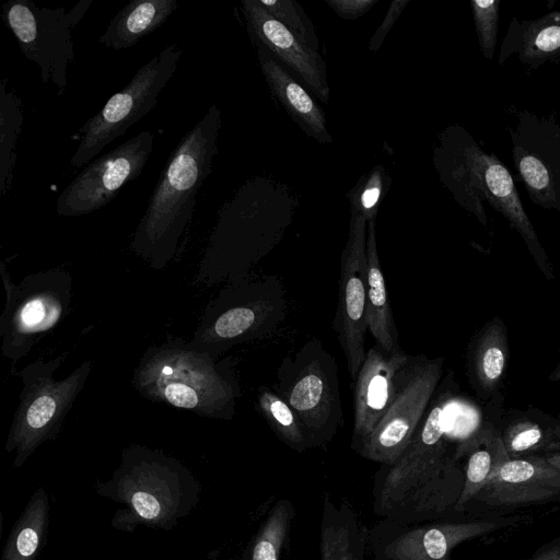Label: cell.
Returning <instances> with one entry per match:
<instances>
[{
  "label": "cell",
  "instance_id": "6da1fadb",
  "mask_svg": "<svg viewBox=\"0 0 560 560\" xmlns=\"http://www.w3.org/2000/svg\"><path fill=\"white\" fill-rule=\"evenodd\" d=\"M444 402L423 418L402 454L381 465L372 488L373 512L400 524L450 517L464 486V471L445 438Z\"/></svg>",
  "mask_w": 560,
  "mask_h": 560
},
{
  "label": "cell",
  "instance_id": "7a4b0ae2",
  "mask_svg": "<svg viewBox=\"0 0 560 560\" xmlns=\"http://www.w3.org/2000/svg\"><path fill=\"white\" fill-rule=\"evenodd\" d=\"M221 112L212 105L168 158L140 219L130 249L151 268L164 270L195 210L196 195L218 153Z\"/></svg>",
  "mask_w": 560,
  "mask_h": 560
},
{
  "label": "cell",
  "instance_id": "3957f363",
  "mask_svg": "<svg viewBox=\"0 0 560 560\" xmlns=\"http://www.w3.org/2000/svg\"><path fill=\"white\" fill-rule=\"evenodd\" d=\"M93 488L100 497L121 505L110 526L127 534L140 526L172 530L195 510L201 493L200 481L184 463L139 444L125 447L112 477L97 478Z\"/></svg>",
  "mask_w": 560,
  "mask_h": 560
},
{
  "label": "cell",
  "instance_id": "277c9868",
  "mask_svg": "<svg viewBox=\"0 0 560 560\" xmlns=\"http://www.w3.org/2000/svg\"><path fill=\"white\" fill-rule=\"evenodd\" d=\"M168 336L150 346L133 370L132 386L145 399L187 410L199 417L231 420L241 396L234 360H213Z\"/></svg>",
  "mask_w": 560,
  "mask_h": 560
},
{
  "label": "cell",
  "instance_id": "5b68a950",
  "mask_svg": "<svg viewBox=\"0 0 560 560\" xmlns=\"http://www.w3.org/2000/svg\"><path fill=\"white\" fill-rule=\"evenodd\" d=\"M435 165L462 207L486 226L483 201L490 203L520 234L544 276L553 279L552 266L521 202L513 177L494 154L487 153L465 129L455 126L446 130L436 150Z\"/></svg>",
  "mask_w": 560,
  "mask_h": 560
},
{
  "label": "cell",
  "instance_id": "8992f818",
  "mask_svg": "<svg viewBox=\"0 0 560 560\" xmlns=\"http://www.w3.org/2000/svg\"><path fill=\"white\" fill-rule=\"evenodd\" d=\"M287 298L275 276L226 283L203 308L188 349L218 360L232 347L270 336L284 322Z\"/></svg>",
  "mask_w": 560,
  "mask_h": 560
},
{
  "label": "cell",
  "instance_id": "52a82bcc",
  "mask_svg": "<svg viewBox=\"0 0 560 560\" xmlns=\"http://www.w3.org/2000/svg\"><path fill=\"white\" fill-rule=\"evenodd\" d=\"M68 353L48 361L39 357L14 373L23 388L4 444L5 452H15L13 468L22 467L43 443L58 436L91 374L93 362L85 360L67 377L56 380L55 373Z\"/></svg>",
  "mask_w": 560,
  "mask_h": 560
},
{
  "label": "cell",
  "instance_id": "ba28073f",
  "mask_svg": "<svg viewBox=\"0 0 560 560\" xmlns=\"http://www.w3.org/2000/svg\"><path fill=\"white\" fill-rule=\"evenodd\" d=\"M5 262H0L5 294L0 315V351L11 362V374H14L15 365L69 314L72 276L57 267L27 275L14 283Z\"/></svg>",
  "mask_w": 560,
  "mask_h": 560
},
{
  "label": "cell",
  "instance_id": "9c48e42d",
  "mask_svg": "<svg viewBox=\"0 0 560 560\" xmlns=\"http://www.w3.org/2000/svg\"><path fill=\"white\" fill-rule=\"evenodd\" d=\"M278 394L299 418L308 447L332 441L343 425L335 358L314 337L294 355L283 359L278 370Z\"/></svg>",
  "mask_w": 560,
  "mask_h": 560
},
{
  "label": "cell",
  "instance_id": "30bf717a",
  "mask_svg": "<svg viewBox=\"0 0 560 560\" xmlns=\"http://www.w3.org/2000/svg\"><path fill=\"white\" fill-rule=\"evenodd\" d=\"M93 0H80L70 10L38 7L31 0H9L1 16L23 55L40 70L43 83L51 82L61 96L67 86L68 65L74 60L73 30Z\"/></svg>",
  "mask_w": 560,
  "mask_h": 560
},
{
  "label": "cell",
  "instance_id": "8fae6325",
  "mask_svg": "<svg viewBox=\"0 0 560 560\" xmlns=\"http://www.w3.org/2000/svg\"><path fill=\"white\" fill-rule=\"evenodd\" d=\"M182 54L177 44L166 46L85 121L79 129L81 137L70 160L72 167L84 166L158 105L159 95L176 72Z\"/></svg>",
  "mask_w": 560,
  "mask_h": 560
},
{
  "label": "cell",
  "instance_id": "7c38bea8",
  "mask_svg": "<svg viewBox=\"0 0 560 560\" xmlns=\"http://www.w3.org/2000/svg\"><path fill=\"white\" fill-rule=\"evenodd\" d=\"M443 362L442 357H411L397 375L395 395L386 413L355 448L362 457L390 465L402 454L424 418L442 377Z\"/></svg>",
  "mask_w": 560,
  "mask_h": 560
},
{
  "label": "cell",
  "instance_id": "4fadbf2b",
  "mask_svg": "<svg viewBox=\"0 0 560 560\" xmlns=\"http://www.w3.org/2000/svg\"><path fill=\"white\" fill-rule=\"evenodd\" d=\"M153 142V133L144 130L89 163L58 196L57 213L78 217L107 205L126 184L140 176Z\"/></svg>",
  "mask_w": 560,
  "mask_h": 560
},
{
  "label": "cell",
  "instance_id": "5bb4252c",
  "mask_svg": "<svg viewBox=\"0 0 560 560\" xmlns=\"http://www.w3.org/2000/svg\"><path fill=\"white\" fill-rule=\"evenodd\" d=\"M368 222L351 209L349 234L342 250L334 329L354 382L365 359Z\"/></svg>",
  "mask_w": 560,
  "mask_h": 560
},
{
  "label": "cell",
  "instance_id": "9a60e30c",
  "mask_svg": "<svg viewBox=\"0 0 560 560\" xmlns=\"http://www.w3.org/2000/svg\"><path fill=\"white\" fill-rule=\"evenodd\" d=\"M498 527V522L448 517L411 524L381 520L369 530V548L375 560H452L457 545Z\"/></svg>",
  "mask_w": 560,
  "mask_h": 560
},
{
  "label": "cell",
  "instance_id": "2e32d148",
  "mask_svg": "<svg viewBox=\"0 0 560 560\" xmlns=\"http://www.w3.org/2000/svg\"><path fill=\"white\" fill-rule=\"evenodd\" d=\"M241 10L255 43L265 48L280 65L296 73L319 101L328 104L330 89L326 62L319 51L300 43L258 0H243Z\"/></svg>",
  "mask_w": 560,
  "mask_h": 560
},
{
  "label": "cell",
  "instance_id": "e0dca14e",
  "mask_svg": "<svg viewBox=\"0 0 560 560\" xmlns=\"http://www.w3.org/2000/svg\"><path fill=\"white\" fill-rule=\"evenodd\" d=\"M412 355L402 350L388 353L378 346L370 348L354 380L352 446L374 430L389 408L395 395L399 371Z\"/></svg>",
  "mask_w": 560,
  "mask_h": 560
},
{
  "label": "cell",
  "instance_id": "ac0fdd59",
  "mask_svg": "<svg viewBox=\"0 0 560 560\" xmlns=\"http://www.w3.org/2000/svg\"><path fill=\"white\" fill-rule=\"evenodd\" d=\"M560 493V468L544 456L505 460L474 501L493 506H514L552 499Z\"/></svg>",
  "mask_w": 560,
  "mask_h": 560
},
{
  "label": "cell",
  "instance_id": "d6986e66",
  "mask_svg": "<svg viewBox=\"0 0 560 560\" xmlns=\"http://www.w3.org/2000/svg\"><path fill=\"white\" fill-rule=\"evenodd\" d=\"M369 530L347 498L323 497L319 521L318 560H368Z\"/></svg>",
  "mask_w": 560,
  "mask_h": 560
},
{
  "label": "cell",
  "instance_id": "ffe728a7",
  "mask_svg": "<svg viewBox=\"0 0 560 560\" xmlns=\"http://www.w3.org/2000/svg\"><path fill=\"white\" fill-rule=\"evenodd\" d=\"M258 60L270 91L291 118L319 143H330L323 109L311 94L265 48L257 45Z\"/></svg>",
  "mask_w": 560,
  "mask_h": 560
},
{
  "label": "cell",
  "instance_id": "44dd1931",
  "mask_svg": "<svg viewBox=\"0 0 560 560\" xmlns=\"http://www.w3.org/2000/svg\"><path fill=\"white\" fill-rule=\"evenodd\" d=\"M513 161L532 201L560 213V154L547 152V144L512 133Z\"/></svg>",
  "mask_w": 560,
  "mask_h": 560
},
{
  "label": "cell",
  "instance_id": "7402d4cb",
  "mask_svg": "<svg viewBox=\"0 0 560 560\" xmlns=\"http://www.w3.org/2000/svg\"><path fill=\"white\" fill-rule=\"evenodd\" d=\"M515 54L530 69L560 58V11L535 20L514 18L502 40L499 62Z\"/></svg>",
  "mask_w": 560,
  "mask_h": 560
},
{
  "label": "cell",
  "instance_id": "603a6c76",
  "mask_svg": "<svg viewBox=\"0 0 560 560\" xmlns=\"http://www.w3.org/2000/svg\"><path fill=\"white\" fill-rule=\"evenodd\" d=\"M508 361L506 327L501 318H494L478 331L468 350V375L480 398H489L500 387Z\"/></svg>",
  "mask_w": 560,
  "mask_h": 560
},
{
  "label": "cell",
  "instance_id": "cb8c5ba5",
  "mask_svg": "<svg viewBox=\"0 0 560 560\" xmlns=\"http://www.w3.org/2000/svg\"><path fill=\"white\" fill-rule=\"evenodd\" d=\"M366 323L376 346L385 352L400 351L398 332L387 295L375 235V221L368 223L366 238Z\"/></svg>",
  "mask_w": 560,
  "mask_h": 560
},
{
  "label": "cell",
  "instance_id": "d4e9b609",
  "mask_svg": "<svg viewBox=\"0 0 560 560\" xmlns=\"http://www.w3.org/2000/svg\"><path fill=\"white\" fill-rule=\"evenodd\" d=\"M457 458L468 454L464 471V486L453 514L464 513L493 472L510 458L502 438L491 428L479 431L455 451Z\"/></svg>",
  "mask_w": 560,
  "mask_h": 560
},
{
  "label": "cell",
  "instance_id": "484cf974",
  "mask_svg": "<svg viewBox=\"0 0 560 560\" xmlns=\"http://www.w3.org/2000/svg\"><path fill=\"white\" fill-rule=\"evenodd\" d=\"M178 7L177 0H131L109 21L98 43L119 50L159 28Z\"/></svg>",
  "mask_w": 560,
  "mask_h": 560
},
{
  "label": "cell",
  "instance_id": "4316f807",
  "mask_svg": "<svg viewBox=\"0 0 560 560\" xmlns=\"http://www.w3.org/2000/svg\"><path fill=\"white\" fill-rule=\"evenodd\" d=\"M49 516L48 495L38 488L15 521L0 560H37L47 542Z\"/></svg>",
  "mask_w": 560,
  "mask_h": 560
},
{
  "label": "cell",
  "instance_id": "83f0119b",
  "mask_svg": "<svg viewBox=\"0 0 560 560\" xmlns=\"http://www.w3.org/2000/svg\"><path fill=\"white\" fill-rule=\"evenodd\" d=\"M295 508L289 499H279L249 541L244 560H279L289 541Z\"/></svg>",
  "mask_w": 560,
  "mask_h": 560
},
{
  "label": "cell",
  "instance_id": "f1b7e54d",
  "mask_svg": "<svg viewBox=\"0 0 560 560\" xmlns=\"http://www.w3.org/2000/svg\"><path fill=\"white\" fill-rule=\"evenodd\" d=\"M8 80L0 82V196L10 192L13 170L16 161L15 144L24 121L22 102L7 86Z\"/></svg>",
  "mask_w": 560,
  "mask_h": 560
},
{
  "label": "cell",
  "instance_id": "f546056e",
  "mask_svg": "<svg viewBox=\"0 0 560 560\" xmlns=\"http://www.w3.org/2000/svg\"><path fill=\"white\" fill-rule=\"evenodd\" d=\"M510 458L533 455L536 452L559 451L555 424L542 427L530 418L518 417L509 422L501 434Z\"/></svg>",
  "mask_w": 560,
  "mask_h": 560
},
{
  "label": "cell",
  "instance_id": "4dcf8cb0",
  "mask_svg": "<svg viewBox=\"0 0 560 560\" xmlns=\"http://www.w3.org/2000/svg\"><path fill=\"white\" fill-rule=\"evenodd\" d=\"M257 406L272 431L284 444L298 453L310 448L299 418L277 392L260 387Z\"/></svg>",
  "mask_w": 560,
  "mask_h": 560
},
{
  "label": "cell",
  "instance_id": "1f68e13d",
  "mask_svg": "<svg viewBox=\"0 0 560 560\" xmlns=\"http://www.w3.org/2000/svg\"><path fill=\"white\" fill-rule=\"evenodd\" d=\"M264 9L282 23L300 43L319 51V40L311 19L293 0H258Z\"/></svg>",
  "mask_w": 560,
  "mask_h": 560
},
{
  "label": "cell",
  "instance_id": "d6a6232c",
  "mask_svg": "<svg viewBox=\"0 0 560 560\" xmlns=\"http://www.w3.org/2000/svg\"><path fill=\"white\" fill-rule=\"evenodd\" d=\"M389 178L382 165H376L368 176H362L349 194L351 209L361 213L366 222L375 221L381 200L387 191Z\"/></svg>",
  "mask_w": 560,
  "mask_h": 560
},
{
  "label": "cell",
  "instance_id": "836d02e7",
  "mask_svg": "<svg viewBox=\"0 0 560 560\" xmlns=\"http://www.w3.org/2000/svg\"><path fill=\"white\" fill-rule=\"evenodd\" d=\"M500 4V0L470 1L478 44L487 60L493 59L497 46Z\"/></svg>",
  "mask_w": 560,
  "mask_h": 560
},
{
  "label": "cell",
  "instance_id": "e575fe53",
  "mask_svg": "<svg viewBox=\"0 0 560 560\" xmlns=\"http://www.w3.org/2000/svg\"><path fill=\"white\" fill-rule=\"evenodd\" d=\"M409 3V0H395L390 3L386 15L384 16L383 22L374 33V35L371 37L369 43V49L372 52H376L378 48L382 46L385 37L392 30L395 22L400 16L401 12L406 8V5Z\"/></svg>",
  "mask_w": 560,
  "mask_h": 560
},
{
  "label": "cell",
  "instance_id": "d590c367",
  "mask_svg": "<svg viewBox=\"0 0 560 560\" xmlns=\"http://www.w3.org/2000/svg\"><path fill=\"white\" fill-rule=\"evenodd\" d=\"M378 0H326L330 9L343 20H357L369 12Z\"/></svg>",
  "mask_w": 560,
  "mask_h": 560
},
{
  "label": "cell",
  "instance_id": "8d00e7d4",
  "mask_svg": "<svg viewBox=\"0 0 560 560\" xmlns=\"http://www.w3.org/2000/svg\"><path fill=\"white\" fill-rule=\"evenodd\" d=\"M534 560H560V547L541 553Z\"/></svg>",
  "mask_w": 560,
  "mask_h": 560
},
{
  "label": "cell",
  "instance_id": "74e56055",
  "mask_svg": "<svg viewBox=\"0 0 560 560\" xmlns=\"http://www.w3.org/2000/svg\"><path fill=\"white\" fill-rule=\"evenodd\" d=\"M544 457L547 459L549 464L557 468H560V452L547 453L546 455H544Z\"/></svg>",
  "mask_w": 560,
  "mask_h": 560
},
{
  "label": "cell",
  "instance_id": "f35d334b",
  "mask_svg": "<svg viewBox=\"0 0 560 560\" xmlns=\"http://www.w3.org/2000/svg\"><path fill=\"white\" fill-rule=\"evenodd\" d=\"M549 380L551 382H560V362L558 363V365L550 373Z\"/></svg>",
  "mask_w": 560,
  "mask_h": 560
}]
</instances>
